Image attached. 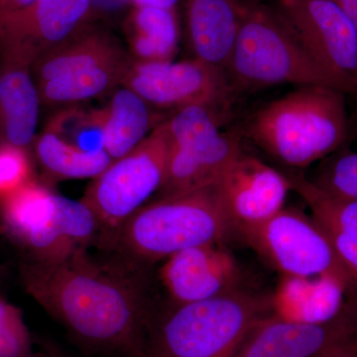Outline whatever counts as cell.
Masks as SVG:
<instances>
[{
    "mask_svg": "<svg viewBox=\"0 0 357 357\" xmlns=\"http://www.w3.org/2000/svg\"><path fill=\"white\" fill-rule=\"evenodd\" d=\"M41 107L31 66L0 53V143L31 151Z\"/></svg>",
    "mask_w": 357,
    "mask_h": 357,
    "instance_id": "cell-17",
    "label": "cell"
},
{
    "mask_svg": "<svg viewBox=\"0 0 357 357\" xmlns=\"http://www.w3.org/2000/svg\"><path fill=\"white\" fill-rule=\"evenodd\" d=\"M218 119L211 109L195 105L175 110L167 119L170 147L160 197L217 184L243 153L234 137L220 130Z\"/></svg>",
    "mask_w": 357,
    "mask_h": 357,
    "instance_id": "cell-7",
    "label": "cell"
},
{
    "mask_svg": "<svg viewBox=\"0 0 357 357\" xmlns=\"http://www.w3.org/2000/svg\"><path fill=\"white\" fill-rule=\"evenodd\" d=\"M124 32L128 52L138 62H171L177 53L180 28L176 9L131 7Z\"/></svg>",
    "mask_w": 357,
    "mask_h": 357,
    "instance_id": "cell-21",
    "label": "cell"
},
{
    "mask_svg": "<svg viewBox=\"0 0 357 357\" xmlns=\"http://www.w3.org/2000/svg\"><path fill=\"white\" fill-rule=\"evenodd\" d=\"M344 95L330 86H302L253 114L248 136L282 163L306 168L347 139Z\"/></svg>",
    "mask_w": 357,
    "mask_h": 357,
    "instance_id": "cell-2",
    "label": "cell"
},
{
    "mask_svg": "<svg viewBox=\"0 0 357 357\" xmlns=\"http://www.w3.org/2000/svg\"><path fill=\"white\" fill-rule=\"evenodd\" d=\"M36 0H0V20L24 10Z\"/></svg>",
    "mask_w": 357,
    "mask_h": 357,
    "instance_id": "cell-32",
    "label": "cell"
},
{
    "mask_svg": "<svg viewBox=\"0 0 357 357\" xmlns=\"http://www.w3.org/2000/svg\"><path fill=\"white\" fill-rule=\"evenodd\" d=\"M290 1V0H284V2H288Z\"/></svg>",
    "mask_w": 357,
    "mask_h": 357,
    "instance_id": "cell-36",
    "label": "cell"
},
{
    "mask_svg": "<svg viewBox=\"0 0 357 357\" xmlns=\"http://www.w3.org/2000/svg\"><path fill=\"white\" fill-rule=\"evenodd\" d=\"M93 22L89 0H36L0 20V53L32 67Z\"/></svg>",
    "mask_w": 357,
    "mask_h": 357,
    "instance_id": "cell-12",
    "label": "cell"
},
{
    "mask_svg": "<svg viewBox=\"0 0 357 357\" xmlns=\"http://www.w3.org/2000/svg\"><path fill=\"white\" fill-rule=\"evenodd\" d=\"M128 53L112 33L91 23L32 65L37 86L76 74Z\"/></svg>",
    "mask_w": 357,
    "mask_h": 357,
    "instance_id": "cell-19",
    "label": "cell"
},
{
    "mask_svg": "<svg viewBox=\"0 0 357 357\" xmlns=\"http://www.w3.org/2000/svg\"><path fill=\"white\" fill-rule=\"evenodd\" d=\"M347 14L357 30V0H333Z\"/></svg>",
    "mask_w": 357,
    "mask_h": 357,
    "instance_id": "cell-34",
    "label": "cell"
},
{
    "mask_svg": "<svg viewBox=\"0 0 357 357\" xmlns=\"http://www.w3.org/2000/svg\"><path fill=\"white\" fill-rule=\"evenodd\" d=\"M357 335V285L342 312L326 323L301 324L269 314L255 324L234 357H314Z\"/></svg>",
    "mask_w": 357,
    "mask_h": 357,
    "instance_id": "cell-13",
    "label": "cell"
},
{
    "mask_svg": "<svg viewBox=\"0 0 357 357\" xmlns=\"http://www.w3.org/2000/svg\"><path fill=\"white\" fill-rule=\"evenodd\" d=\"M236 230L283 275L335 274L352 280L338 260L325 230L314 218L300 211L283 208L264 222L237 225Z\"/></svg>",
    "mask_w": 357,
    "mask_h": 357,
    "instance_id": "cell-8",
    "label": "cell"
},
{
    "mask_svg": "<svg viewBox=\"0 0 357 357\" xmlns=\"http://www.w3.org/2000/svg\"><path fill=\"white\" fill-rule=\"evenodd\" d=\"M321 229L325 230L326 236L330 239L338 260L351 277L352 280L357 283V237L347 236L337 230L324 227H321Z\"/></svg>",
    "mask_w": 357,
    "mask_h": 357,
    "instance_id": "cell-29",
    "label": "cell"
},
{
    "mask_svg": "<svg viewBox=\"0 0 357 357\" xmlns=\"http://www.w3.org/2000/svg\"><path fill=\"white\" fill-rule=\"evenodd\" d=\"M32 151L45 175L56 181L96 178L112 161L103 149L73 146L46 128L37 134Z\"/></svg>",
    "mask_w": 357,
    "mask_h": 357,
    "instance_id": "cell-23",
    "label": "cell"
},
{
    "mask_svg": "<svg viewBox=\"0 0 357 357\" xmlns=\"http://www.w3.org/2000/svg\"><path fill=\"white\" fill-rule=\"evenodd\" d=\"M33 174L31 151L0 143V198L27 184Z\"/></svg>",
    "mask_w": 357,
    "mask_h": 357,
    "instance_id": "cell-28",
    "label": "cell"
},
{
    "mask_svg": "<svg viewBox=\"0 0 357 357\" xmlns=\"http://www.w3.org/2000/svg\"><path fill=\"white\" fill-rule=\"evenodd\" d=\"M28 295L64 326L79 347L107 357H141L153 312L128 270L96 261L88 249L20 270Z\"/></svg>",
    "mask_w": 357,
    "mask_h": 357,
    "instance_id": "cell-1",
    "label": "cell"
},
{
    "mask_svg": "<svg viewBox=\"0 0 357 357\" xmlns=\"http://www.w3.org/2000/svg\"><path fill=\"white\" fill-rule=\"evenodd\" d=\"M356 282L335 274L287 276L270 296L272 314L286 321L321 324L342 312Z\"/></svg>",
    "mask_w": 357,
    "mask_h": 357,
    "instance_id": "cell-16",
    "label": "cell"
},
{
    "mask_svg": "<svg viewBox=\"0 0 357 357\" xmlns=\"http://www.w3.org/2000/svg\"><path fill=\"white\" fill-rule=\"evenodd\" d=\"M288 178L291 188L304 199L319 225L357 237V199L328 194L303 175Z\"/></svg>",
    "mask_w": 357,
    "mask_h": 357,
    "instance_id": "cell-24",
    "label": "cell"
},
{
    "mask_svg": "<svg viewBox=\"0 0 357 357\" xmlns=\"http://www.w3.org/2000/svg\"><path fill=\"white\" fill-rule=\"evenodd\" d=\"M234 220L218 184L159 197L143 206L109 237L132 262L167 259L184 249L220 243Z\"/></svg>",
    "mask_w": 357,
    "mask_h": 357,
    "instance_id": "cell-4",
    "label": "cell"
},
{
    "mask_svg": "<svg viewBox=\"0 0 357 357\" xmlns=\"http://www.w3.org/2000/svg\"><path fill=\"white\" fill-rule=\"evenodd\" d=\"M188 42L195 58L225 70L243 13L234 0H185Z\"/></svg>",
    "mask_w": 357,
    "mask_h": 357,
    "instance_id": "cell-18",
    "label": "cell"
},
{
    "mask_svg": "<svg viewBox=\"0 0 357 357\" xmlns=\"http://www.w3.org/2000/svg\"><path fill=\"white\" fill-rule=\"evenodd\" d=\"M33 351L32 335L22 312L0 297V357H28Z\"/></svg>",
    "mask_w": 357,
    "mask_h": 357,
    "instance_id": "cell-27",
    "label": "cell"
},
{
    "mask_svg": "<svg viewBox=\"0 0 357 357\" xmlns=\"http://www.w3.org/2000/svg\"><path fill=\"white\" fill-rule=\"evenodd\" d=\"M112 93L102 109V145L114 161L132 151L159 123L151 105L132 89L119 86Z\"/></svg>",
    "mask_w": 357,
    "mask_h": 357,
    "instance_id": "cell-20",
    "label": "cell"
},
{
    "mask_svg": "<svg viewBox=\"0 0 357 357\" xmlns=\"http://www.w3.org/2000/svg\"><path fill=\"white\" fill-rule=\"evenodd\" d=\"M225 72L234 89L245 91L281 84L338 89L288 26L260 9L243 13Z\"/></svg>",
    "mask_w": 357,
    "mask_h": 357,
    "instance_id": "cell-5",
    "label": "cell"
},
{
    "mask_svg": "<svg viewBox=\"0 0 357 357\" xmlns=\"http://www.w3.org/2000/svg\"><path fill=\"white\" fill-rule=\"evenodd\" d=\"M312 182L328 194L357 199V153L345 152L328 159Z\"/></svg>",
    "mask_w": 357,
    "mask_h": 357,
    "instance_id": "cell-26",
    "label": "cell"
},
{
    "mask_svg": "<svg viewBox=\"0 0 357 357\" xmlns=\"http://www.w3.org/2000/svg\"><path fill=\"white\" fill-rule=\"evenodd\" d=\"M121 86L160 109L206 107L218 114L232 95L227 72L199 59L174 63L133 61Z\"/></svg>",
    "mask_w": 357,
    "mask_h": 357,
    "instance_id": "cell-10",
    "label": "cell"
},
{
    "mask_svg": "<svg viewBox=\"0 0 357 357\" xmlns=\"http://www.w3.org/2000/svg\"><path fill=\"white\" fill-rule=\"evenodd\" d=\"M0 218L30 260L59 261L79 251L70 239L62 196L35 178L0 198Z\"/></svg>",
    "mask_w": 357,
    "mask_h": 357,
    "instance_id": "cell-11",
    "label": "cell"
},
{
    "mask_svg": "<svg viewBox=\"0 0 357 357\" xmlns=\"http://www.w3.org/2000/svg\"><path fill=\"white\" fill-rule=\"evenodd\" d=\"M270 297L234 289L152 314L141 357H234L250 328L271 314Z\"/></svg>",
    "mask_w": 357,
    "mask_h": 357,
    "instance_id": "cell-3",
    "label": "cell"
},
{
    "mask_svg": "<svg viewBox=\"0 0 357 357\" xmlns=\"http://www.w3.org/2000/svg\"><path fill=\"white\" fill-rule=\"evenodd\" d=\"M286 25L344 93H357V30L333 0L284 2Z\"/></svg>",
    "mask_w": 357,
    "mask_h": 357,
    "instance_id": "cell-9",
    "label": "cell"
},
{
    "mask_svg": "<svg viewBox=\"0 0 357 357\" xmlns=\"http://www.w3.org/2000/svg\"><path fill=\"white\" fill-rule=\"evenodd\" d=\"M178 0H130V7L176 9Z\"/></svg>",
    "mask_w": 357,
    "mask_h": 357,
    "instance_id": "cell-33",
    "label": "cell"
},
{
    "mask_svg": "<svg viewBox=\"0 0 357 357\" xmlns=\"http://www.w3.org/2000/svg\"><path fill=\"white\" fill-rule=\"evenodd\" d=\"M314 357H357V335L333 345Z\"/></svg>",
    "mask_w": 357,
    "mask_h": 357,
    "instance_id": "cell-31",
    "label": "cell"
},
{
    "mask_svg": "<svg viewBox=\"0 0 357 357\" xmlns=\"http://www.w3.org/2000/svg\"><path fill=\"white\" fill-rule=\"evenodd\" d=\"M169 147L164 121L132 151L112 161L93 178L82 201L95 213L107 241L161 188Z\"/></svg>",
    "mask_w": 357,
    "mask_h": 357,
    "instance_id": "cell-6",
    "label": "cell"
},
{
    "mask_svg": "<svg viewBox=\"0 0 357 357\" xmlns=\"http://www.w3.org/2000/svg\"><path fill=\"white\" fill-rule=\"evenodd\" d=\"M28 357H70L64 354L56 345L45 342L41 349L38 351H33Z\"/></svg>",
    "mask_w": 357,
    "mask_h": 357,
    "instance_id": "cell-35",
    "label": "cell"
},
{
    "mask_svg": "<svg viewBox=\"0 0 357 357\" xmlns=\"http://www.w3.org/2000/svg\"><path fill=\"white\" fill-rule=\"evenodd\" d=\"M91 15L93 21L110 18L119 14L128 6H130V0H89Z\"/></svg>",
    "mask_w": 357,
    "mask_h": 357,
    "instance_id": "cell-30",
    "label": "cell"
},
{
    "mask_svg": "<svg viewBox=\"0 0 357 357\" xmlns=\"http://www.w3.org/2000/svg\"><path fill=\"white\" fill-rule=\"evenodd\" d=\"M66 107L51 117L45 128L73 146L89 151L103 149L102 109L86 112L77 105Z\"/></svg>",
    "mask_w": 357,
    "mask_h": 357,
    "instance_id": "cell-25",
    "label": "cell"
},
{
    "mask_svg": "<svg viewBox=\"0 0 357 357\" xmlns=\"http://www.w3.org/2000/svg\"><path fill=\"white\" fill-rule=\"evenodd\" d=\"M160 274L176 304H189L236 289L241 271L234 256L217 243L178 251L167 258Z\"/></svg>",
    "mask_w": 357,
    "mask_h": 357,
    "instance_id": "cell-15",
    "label": "cell"
},
{
    "mask_svg": "<svg viewBox=\"0 0 357 357\" xmlns=\"http://www.w3.org/2000/svg\"><path fill=\"white\" fill-rule=\"evenodd\" d=\"M133 61L128 52L91 69L38 84L42 107H70L112 93L121 86Z\"/></svg>",
    "mask_w": 357,
    "mask_h": 357,
    "instance_id": "cell-22",
    "label": "cell"
},
{
    "mask_svg": "<svg viewBox=\"0 0 357 357\" xmlns=\"http://www.w3.org/2000/svg\"><path fill=\"white\" fill-rule=\"evenodd\" d=\"M234 227L264 222L284 208L288 176L255 157H237L217 183Z\"/></svg>",
    "mask_w": 357,
    "mask_h": 357,
    "instance_id": "cell-14",
    "label": "cell"
}]
</instances>
